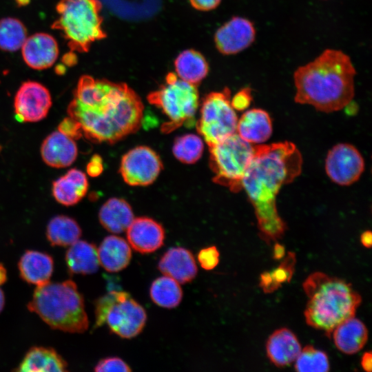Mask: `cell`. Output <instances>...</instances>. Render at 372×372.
I'll return each instance as SVG.
<instances>
[{"mask_svg":"<svg viewBox=\"0 0 372 372\" xmlns=\"http://www.w3.org/2000/svg\"><path fill=\"white\" fill-rule=\"evenodd\" d=\"M143 105L125 83L82 76L68 107L83 134L94 142L114 143L141 126Z\"/></svg>","mask_w":372,"mask_h":372,"instance_id":"6da1fadb","label":"cell"},{"mask_svg":"<svg viewBox=\"0 0 372 372\" xmlns=\"http://www.w3.org/2000/svg\"><path fill=\"white\" fill-rule=\"evenodd\" d=\"M302 165L301 153L291 142L254 146L242 187L254 209L260 237L268 244L281 238L287 229L276 197L284 185L300 174Z\"/></svg>","mask_w":372,"mask_h":372,"instance_id":"7a4b0ae2","label":"cell"},{"mask_svg":"<svg viewBox=\"0 0 372 372\" xmlns=\"http://www.w3.org/2000/svg\"><path fill=\"white\" fill-rule=\"evenodd\" d=\"M355 74L349 55L340 50L326 49L294 72V100L323 112L340 110L354 96Z\"/></svg>","mask_w":372,"mask_h":372,"instance_id":"3957f363","label":"cell"},{"mask_svg":"<svg viewBox=\"0 0 372 372\" xmlns=\"http://www.w3.org/2000/svg\"><path fill=\"white\" fill-rule=\"evenodd\" d=\"M302 287L308 298L304 311L307 324L329 338L339 324L355 316L362 302L351 283L322 272L310 274Z\"/></svg>","mask_w":372,"mask_h":372,"instance_id":"277c9868","label":"cell"},{"mask_svg":"<svg viewBox=\"0 0 372 372\" xmlns=\"http://www.w3.org/2000/svg\"><path fill=\"white\" fill-rule=\"evenodd\" d=\"M28 308L54 329L79 333L89 327L83 297L71 280L37 286Z\"/></svg>","mask_w":372,"mask_h":372,"instance_id":"5b68a950","label":"cell"},{"mask_svg":"<svg viewBox=\"0 0 372 372\" xmlns=\"http://www.w3.org/2000/svg\"><path fill=\"white\" fill-rule=\"evenodd\" d=\"M101 3L99 0H60L58 18L51 28L59 30L72 51L87 52L91 44L105 37L101 28Z\"/></svg>","mask_w":372,"mask_h":372,"instance_id":"8992f818","label":"cell"},{"mask_svg":"<svg viewBox=\"0 0 372 372\" xmlns=\"http://www.w3.org/2000/svg\"><path fill=\"white\" fill-rule=\"evenodd\" d=\"M147 99L161 109L169 118L162 126L164 133H169L183 124L188 126L194 124L198 106L197 88L175 74H168L165 83L158 90L151 92Z\"/></svg>","mask_w":372,"mask_h":372,"instance_id":"52a82bcc","label":"cell"},{"mask_svg":"<svg viewBox=\"0 0 372 372\" xmlns=\"http://www.w3.org/2000/svg\"><path fill=\"white\" fill-rule=\"evenodd\" d=\"M95 325L106 323L111 331L122 338H132L143 329L147 314L130 293L111 291L95 302Z\"/></svg>","mask_w":372,"mask_h":372,"instance_id":"ba28073f","label":"cell"},{"mask_svg":"<svg viewBox=\"0 0 372 372\" xmlns=\"http://www.w3.org/2000/svg\"><path fill=\"white\" fill-rule=\"evenodd\" d=\"M209 147V164L214 182L231 192L242 189V180L253 158L254 146L236 132Z\"/></svg>","mask_w":372,"mask_h":372,"instance_id":"9c48e42d","label":"cell"},{"mask_svg":"<svg viewBox=\"0 0 372 372\" xmlns=\"http://www.w3.org/2000/svg\"><path fill=\"white\" fill-rule=\"evenodd\" d=\"M238 120L231 104L230 90L225 88L205 97L196 128L210 147L236 133Z\"/></svg>","mask_w":372,"mask_h":372,"instance_id":"30bf717a","label":"cell"},{"mask_svg":"<svg viewBox=\"0 0 372 372\" xmlns=\"http://www.w3.org/2000/svg\"><path fill=\"white\" fill-rule=\"evenodd\" d=\"M162 167V162L153 149L138 146L123 156L119 171L128 185L143 186L152 183Z\"/></svg>","mask_w":372,"mask_h":372,"instance_id":"8fae6325","label":"cell"},{"mask_svg":"<svg viewBox=\"0 0 372 372\" xmlns=\"http://www.w3.org/2000/svg\"><path fill=\"white\" fill-rule=\"evenodd\" d=\"M364 161L360 152L349 143H338L328 152L325 171L335 183L347 186L356 182L363 173Z\"/></svg>","mask_w":372,"mask_h":372,"instance_id":"7c38bea8","label":"cell"},{"mask_svg":"<svg viewBox=\"0 0 372 372\" xmlns=\"http://www.w3.org/2000/svg\"><path fill=\"white\" fill-rule=\"evenodd\" d=\"M51 105L52 99L48 90L32 81L21 84L14 101L16 117L20 122H37L43 119Z\"/></svg>","mask_w":372,"mask_h":372,"instance_id":"4fadbf2b","label":"cell"},{"mask_svg":"<svg viewBox=\"0 0 372 372\" xmlns=\"http://www.w3.org/2000/svg\"><path fill=\"white\" fill-rule=\"evenodd\" d=\"M256 28L247 18L234 17L222 25L215 34L217 49L223 54H235L254 42Z\"/></svg>","mask_w":372,"mask_h":372,"instance_id":"5bb4252c","label":"cell"},{"mask_svg":"<svg viewBox=\"0 0 372 372\" xmlns=\"http://www.w3.org/2000/svg\"><path fill=\"white\" fill-rule=\"evenodd\" d=\"M127 238L134 250L141 254H149L163 245L165 231L156 220L147 217H138L133 219L127 227Z\"/></svg>","mask_w":372,"mask_h":372,"instance_id":"9a60e30c","label":"cell"},{"mask_svg":"<svg viewBox=\"0 0 372 372\" xmlns=\"http://www.w3.org/2000/svg\"><path fill=\"white\" fill-rule=\"evenodd\" d=\"M21 48L24 61L34 70L51 67L59 55L56 41L47 33H36L27 37Z\"/></svg>","mask_w":372,"mask_h":372,"instance_id":"2e32d148","label":"cell"},{"mask_svg":"<svg viewBox=\"0 0 372 372\" xmlns=\"http://www.w3.org/2000/svg\"><path fill=\"white\" fill-rule=\"evenodd\" d=\"M158 269L179 283L191 282L196 277L198 269L193 254L183 247H172L161 257Z\"/></svg>","mask_w":372,"mask_h":372,"instance_id":"e0dca14e","label":"cell"},{"mask_svg":"<svg viewBox=\"0 0 372 372\" xmlns=\"http://www.w3.org/2000/svg\"><path fill=\"white\" fill-rule=\"evenodd\" d=\"M301 349L298 338L287 328L276 329L268 338L266 343L268 358L280 368L295 362Z\"/></svg>","mask_w":372,"mask_h":372,"instance_id":"ac0fdd59","label":"cell"},{"mask_svg":"<svg viewBox=\"0 0 372 372\" xmlns=\"http://www.w3.org/2000/svg\"><path fill=\"white\" fill-rule=\"evenodd\" d=\"M74 141L59 131L51 133L41 145V154L43 161L55 168L66 167L72 165L78 152Z\"/></svg>","mask_w":372,"mask_h":372,"instance_id":"d6986e66","label":"cell"},{"mask_svg":"<svg viewBox=\"0 0 372 372\" xmlns=\"http://www.w3.org/2000/svg\"><path fill=\"white\" fill-rule=\"evenodd\" d=\"M18 267L24 281L40 286L50 282L54 270V260L47 253L27 250L21 256Z\"/></svg>","mask_w":372,"mask_h":372,"instance_id":"ffe728a7","label":"cell"},{"mask_svg":"<svg viewBox=\"0 0 372 372\" xmlns=\"http://www.w3.org/2000/svg\"><path fill=\"white\" fill-rule=\"evenodd\" d=\"M236 133L249 143L265 142L272 134V124L269 114L260 108L246 111L238 120Z\"/></svg>","mask_w":372,"mask_h":372,"instance_id":"44dd1931","label":"cell"},{"mask_svg":"<svg viewBox=\"0 0 372 372\" xmlns=\"http://www.w3.org/2000/svg\"><path fill=\"white\" fill-rule=\"evenodd\" d=\"M331 335L337 349L348 355L360 351L368 340L367 328L361 320L354 316L339 324Z\"/></svg>","mask_w":372,"mask_h":372,"instance_id":"7402d4cb","label":"cell"},{"mask_svg":"<svg viewBox=\"0 0 372 372\" xmlns=\"http://www.w3.org/2000/svg\"><path fill=\"white\" fill-rule=\"evenodd\" d=\"M87 188L88 182L85 174L74 168L53 182L52 194L59 203L72 206L84 197Z\"/></svg>","mask_w":372,"mask_h":372,"instance_id":"603a6c76","label":"cell"},{"mask_svg":"<svg viewBox=\"0 0 372 372\" xmlns=\"http://www.w3.org/2000/svg\"><path fill=\"white\" fill-rule=\"evenodd\" d=\"M97 252L100 265L109 272H118L125 269L132 258L128 243L117 236L105 237Z\"/></svg>","mask_w":372,"mask_h":372,"instance_id":"cb8c5ba5","label":"cell"},{"mask_svg":"<svg viewBox=\"0 0 372 372\" xmlns=\"http://www.w3.org/2000/svg\"><path fill=\"white\" fill-rule=\"evenodd\" d=\"M68 364L52 348L33 347L25 355L19 366L21 372L66 371Z\"/></svg>","mask_w":372,"mask_h":372,"instance_id":"d4e9b609","label":"cell"},{"mask_svg":"<svg viewBox=\"0 0 372 372\" xmlns=\"http://www.w3.org/2000/svg\"><path fill=\"white\" fill-rule=\"evenodd\" d=\"M69 247L65 262L70 273L87 275L98 271L100 263L94 244L78 240Z\"/></svg>","mask_w":372,"mask_h":372,"instance_id":"484cf974","label":"cell"},{"mask_svg":"<svg viewBox=\"0 0 372 372\" xmlns=\"http://www.w3.org/2000/svg\"><path fill=\"white\" fill-rule=\"evenodd\" d=\"M99 218L108 231L119 234L125 231L134 219L130 205L123 199L112 198L101 207Z\"/></svg>","mask_w":372,"mask_h":372,"instance_id":"4316f807","label":"cell"},{"mask_svg":"<svg viewBox=\"0 0 372 372\" xmlns=\"http://www.w3.org/2000/svg\"><path fill=\"white\" fill-rule=\"evenodd\" d=\"M81 236V229L77 222L67 216L52 218L47 226L46 236L52 246H70Z\"/></svg>","mask_w":372,"mask_h":372,"instance_id":"83f0119b","label":"cell"},{"mask_svg":"<svg viewBox=\"0 0 372 372\" xmlns=\"http://www.w3.org/2000/svg\"><path fill=\"white\" fill-rule=\"evenodd\" d=\"M177 76L189 83H198L208 72L205 58L198 52L188 50L180 53L175 61Z\"/></svg>","mask_w":372,"mask_h":372,"instance_id":"f1b7e54d","label":"cell"},{"mask_svg":"<svg viewBox=\"0 0 372 372\" xmlns=\"http://www.w3.org/2000/svg\"><path fill=\"white\" fill-rule=\"evenodd\" d=\"M152 301L157 305L172 309L177 307L183 297L182 289L174 279L165 276L153 281L149 289Z\"/></svg>","mask_w":372,"mask_h":372,"instance_id":"f546056e","label":"cell"},{"mask_svg":"<svg viewBox=\"0 0 372 372\" xmlns=\"http://www.w3.org/2000/svg\"><path fill=\"white\" fill-rule=\"evenodd\" d=\"M296 254L289 251L282 262L271 271L260 274L259 285L266 293L274 292L282 284L289 282L295 271Z\"/></svg>","mask_w":372,"mask_h":372,"instance_id":"4dcf8cb0","label":"cell"},{"mask_svg":"<svg viewBox=\"0 0 372 372\" xmlns=\"http://www.w3.org/2000/svg\"><path fill=\"white\" fill-rule=\"evenodd\" d=\"M27 38V30L24 25L14 18H4L0 20V48L13 52L23 45Z\"/></svg>","mask_w":372,"mask_h":372,"instance_id":"1f68e13d","label":"cell"},{"mask_svg":"<svg viewBox=\"0 0 372 372\" xmlns=\"http://www.w3.org/2000/svg\"><path fill=\"white\" fill-rule=\"evenodd\" d=\"M295 362V369L299 372H327L330 370L327 355L312 345L302 349Z\"/></svg>","mask_w":372,"mask_h":372,"instance_id":"d6a6232c","label":"cell"},{"mask_svg":"<svg viewBox=\"0 0 372 372\" xmlns=\"http://www.w3.org/2000/svg\"><path fill=\"white\" fill-rule=\"evenodd\" d=\"M203 143L197 135L188 134L177 137L173 145V154L180 162L196 163L202 156Z\"/></svg>","mask_w":372,"mask_h":372,"instance_id":"836d02e7","label":"cell"},{"mask_svg":"<svg viewBox=\"0 0 372 372\" xmlns=\"http://www.w3.org/2000/svg\"><path fill=\"white\" fill-rule=\"evenodd\" d=\"M94 371L96 372H129L132 369L122 359L118 357H109L101 360L95 366Z\"/></svg>","mask_w":372,"mask_h":372,"instance_id":"e575fe53","label":"cell"},{"mask_svg":"<svg viewBox=\"0 0 372 372\" xmlns=\"http://www.w3.org/2000/svg\"><path fill=\"white\" fill-rule=\"evenodd\" d=\"M220 254L215 246L201 249L198 254V260L201 267L205 270L214 269L219 262Z\"/></svg>","mask_w":372,"mask_h":372,"instance_id":"d590c367","label":"cell"},{"mask_svg":"<svg viewBox=\"0 0 372 372\" xmlns=\"http://www.w3.org/2000/svg\"><path fill=\"white\" fill-rule=\"evenodd\" d=\"M58 131L73 140H77L83 135L79 123L70 116L65 118L59 123Z\"/></svg>","mask_w":372,"mask_h":372,"instance_id":"8d00e7d4","label":"cell"},{"mask_svg":"<svg viewBox=\"0 0 372 372\" xmlns=\"http://www.w3.org/2000/svg\"><path fill=\"white\" fill-rule=\"evenodd\" d=\"M252 101L251 89L246 87L239 90L231 100L234 110H243L247 108Z\"/></svg>","mask_w":372,"mask_h":372,"instance_id":"74e56055","label":"cell"},{"mask_svg":"<svg viewBox=\"0 0 372 372\" xmlns=\"http://www.w3.org/2000/svg\"><path fill=\"white\" fill-rule=\"evenodd\" d=\"M103 172V163L102 158L100 156L94 155L87 165V174L92 176L96 177L100 175Z\"/></svg>","mask_w":372,"mask_h":372,"instance_id":"f35d334b","label":"cell"},{"mask_svg":"<svg viewBox=\"0 0 372 372\" xmlns=\"http://www.w3.org/2000/svg\"><path fill=\"white\" fill-rule=\"evenodd\" d=\"M195 8L200 10H210L216 8L221 0H189Z\"/></svg>","mask_w":372,"mask_h":372,"instance_id":"ab89813d","label":"cell"},{"mask_svg":"<svg viewBox=\"0 0 372 372\" xmlns=\"http://www.w3.org/2000/svg\"><path fill=\"white\" fill-rule=\"evenodd\" d=\"M361 366L365 371H371L372 355L371 351L364 353L361 358Z\"/></svg>","mask_w":372,"mask_h":372,"instance_id":"60d3db41","label":"cell"},{"mask_svg":"<svg viewBox=\"0 0 372 372\" xmlns=\"http://www.w3.org/2000/svg\"><path fill=\"white\" fill-rule=\"evenodd\" d=\"M285 247L278 242H276L273 246V258L276 260H280L285 257Z\"/></svg>","mask_w":372,"mask_h":372,"instance_id":"b9f144b4","label":"cell"},{"mask_svg":"<svg viewBox=\"0 0 372 372\" xmlns=\"http://www.w3.org/2000/svg\"><path fill=\"white\" fill-rule=\"evenodd\" d=\"M360 241L362 245L370 248L372 244V234L371 231H365L360 236Z\"/></svg>","mask_w":372,"mask_h":372,"instance_id":"7bdbcfd3","label":"cell"},{"mask_svg":"<svg viewBox=\"0 0 372 372\" xmlns=\"http://www.w3.org/2000/svg\"><path fill=\"white\" fill-rule=\"evenodd\" d=\"M7 280V271L3 264L0 263V285L4 284Z\"/></svg>","mask_w":372,"mask_h":372,"instance_id":"ee69618b","label":"cell"},{"mask_svg":"<svg viewBox=\"0 0 372 372\" xmlns=\"http://www.w3.org/2000/svg\"><path fill=\"white\" fill-rule=\"evenodd\" d=\"M5 304V296L3 291L0 289V313L3 310Z\"/></svg>","mask_w":372,"mask_h":372,"instance_id":"f6af8a7d","label":"cell"},{"mask_svg":"<svg viewBox=\"0 0 372 372\" xmlns=\"http://www.w3.org/2000/svg\"><path fill=\"white\" fill-rule=\"evenodd\" d=\"M17 1L19 4H25V3H27L28 1V0H17Z\"/></svg>","mask_w":372,"mask_h":372,"instance_id":"bcb514c9","label":"cell"},{"mask_svg":"<svg viewBox=\"0 0 372 372\" xmlns=\"http://www.w3.org/2000/svg\"><path fill=\"white\" fill-rule=\"evenodd\" d=\"M0 150H1V147H0Z\"/></svg>","mask_w":372,"mask_h":372,"instance_id":"7dc6e473","label":"cell"}]
</instances>
